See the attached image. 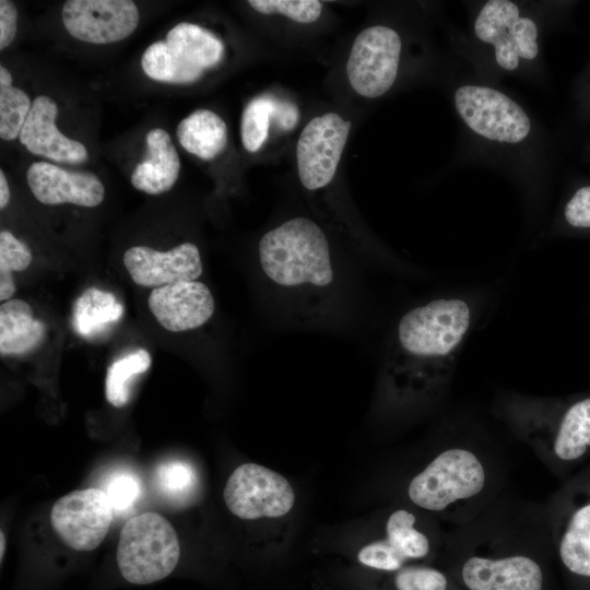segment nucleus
Segmentation results:
<instances>
[{
    "instance_id": "obj_15",
    "label": "nucleus",
    "mask_w": 590,
    "mask_h": 590,
    "mask_svg": "<svg viewBox=\"0 0 590 590\" xmlns=\"http://www.w3.org/2000/svg\"><path fill=\"white\" fill-rule=\"evenodd\" d=\"M33 196L48 205L72 203L94 208L105 196L101 179L90 172H71L48 162H35L27 170Z\"/></svg>"
},
{
    "instance_id": "obj_4",
    "label": "nucleus",
    "mask_w": 590,
    "mask_h": 590,
    "mask_svg": "<svg viewBox=\"0 0 590 590\" xmlns=\"http://www.w3.org/2000/svg\"><path fill=\"white\" fill-rule=\"evenodd\" d=\"M485 482L484 467L472 451L450 448L412 479L408 494L416 506L439 511L450 504L477 495Z\"/></svg>"
},
{
    "instance_id": "obj_8",
    "label": "nucleus",
    "mask_w": 590,
    "mask_h": 590,
    "mask_svg": "<svg viewBox=\"0 0 590 590\" xmlns=\"http://www.w3.org/2000/svg\"><path fill=\"white\" fill-rule=\"evenodd\" d=\"M351 129V121L327 113L308 121L296 145L298 177L304 188L328 186L337 173Z\"/></svg>"
},
{
    "instance_id": "obj_27",
    "label": "nucleus",
    "mask_w": 590,
    "mask_h": 590,
    "mask_svg": "<svg viewBox=\"0 0 590 590\" xmlns=\"http://www.w3.org/2000/svg\"><path fill=\"white\" fill-rule=\"evenodd\" d=\"M141 66L149 78L160 82L186 84L198 80L176 58L166 40L150 45L142 55Z\"/></svg>"
},
{
    "instance_id": "obj_32",
    "label": "nucleus",
    "mask_w": 590,
    "mask_h": 590,
    "mask_svg": "<svg viewBox=\"0 0 590 590\" xmlns=\"http://www.w3.org/2000/svg\"><path fill=\"white\" fill-rule=\"evenodd\" d=\"M394 585L397 590H446L447 579L433 568L405 567L398 570Z\"/></svg>"
},
{
    "instance_id": "obj_40",
    "label": "nucleus",
    "mask_w": 590,
    "mask_h": 590,
    "mask_svg": "<svg viewBox=\"0 0 590 590\" xmlns=\"http://www.w3.org/2000/svg\"><path fill=\"white\" fill-rule=\"evenodd\" d=\"M0 85H12V75L4 67H0Z\"/></svg>"
},
{
    "instance_id": "obj_12",
    "label": "nucleus",
    "mask_w": 590,
    "mask_h": 590,
    "mask_svg": "<svg viewBox=\"0 0 590 590\" xmlns=\"http://www.w3.org/2000/svg\"><path fill=\"white\" fill-rule=\"evenodd\" d=\"M556 542L567 570L590 578V471L573 481L563 494Z\"/></svg>"
},
{
    "instance_id": "obj_41",
    "label": "nucleus",
    "mask_w": 590,
    "mask_h": 590,
    "mask_svg": "<svg viewBox=\"0 0 590 590\" xmlns=\"http://www.w3.org/2000/svg\"><path fill=\"white\" fill-rule=\"evenodd\" d=\"M0 536H1L0 558H1V560H2L3 554H4V550H5V539H4L3 532H1Z\"/></svg>"
},
{
    "instance_id": "obj_28",
    "label": "nucleus",
    "mask_w": 590,
    "mask_h": 590,
    "mask_svg": "<svg viewBox=\"0 0 590 590\" xmlns=\"http://www.w3.org/2000/svg\"><path fill=\"white\" fill-rule=\"evenodd\" d=\"M273 111L274 97L270 95L258 96L247 104L241 115L240 138L248 152H258L267 141Z\"/></svg>"
},
{
    "instance_id": "obj_29",
    "label": "nucleus",
    "mask_w": 590,
    "mask_h": 590,
    "mask_svg": "<svg viewBox=\"0 0 590 590\" xmlns=\"http://www.w3.org/2000/svg\"><path fill=\"white\" fill-rule=\"evenodd\" d=\"M32 107L28 95L13 86L0 85V137L11 141L20 135Z\"/></svg>"
},
{
    "instance_id": "obj_39",
    "label": "nucleus",
    "mask_w": 590,
    "mask_h": 590,
    "mask_svg": "<svg viewBox=\"0 0 590 590\" xmlns=\"http://www.w3.org/2000/svg\"><path fill=\"white\" fill-rule=\"evenodd\" d=\"M10 201V189L3 170H0V209H4Z\"/></svg>"
},
{
    "instance_id": "obj_17",
    "label": "nucleus",
    "mask_w": 590,
    "mask_h": 590,
    "mask_svg": "<svg viewBox=\"0 0 590 590\" xmlns=\"http://www.w3.org/2000/svg\"><path fill=\"white\" fill-rule=\"evenodd\" d=\"M462 579L470 590H541L543 575L528 556H472L463 564Z\"/></svg>"
},
{
    "instance_id": "obj_33",
    "label": "nucleus",
    "mask_w": 590,
    "mask_h": 590,
    "mask_svg": "<svg viewBox=\"0 0 590 590\" xmlns=\"http://www.w3.org/2000/svg\"><path fill=\"white\" fill-rule=\"evenodd\" d=\"M32 262L28 247L16 239L10 232L0 233V272L23 271Z\"/></svg>"
},
{
    "instance_id": "obj_20",
    "label": "nucleus",
    "mask_w": 590,
    "mask_h": 590,
    "mask_svg": "<svg viewBox=\"0 0 590 590\" xmlns=\"http://www.w3.org/2000/svg\"><path fill=\"white\" fill-rule=\"evenodd\" d=\"M552 452L563 463L573 464L590 456V396L566 405L553 429Z\"/></svg>"
},
{
    "instance_id": "obj_35",
    "label": "nucleus",
    "mask_w": 590,
    "mask_h": 590,
    "mask_svg": "<svg viewBox=\"0 0 590 590\" xmlns=\"http://www.w3.org/2000/svg\"><path fill=\"white\" fill-rule=\"evenodd\" d=\"M565 219L574 227L590 228V186L578 189L567 202Z\"/></svg>"
},
{
    "instance_id": "obj_6",
    "label": "nucleus",
    "mask_w": 590,
    "mask_h": 590,
    "mask_svg": "<svg viewBox=\"0 0 590 590\" xmlns=\"http://www.w3.org/2000/svg\"><path fill=\"white\" fill-rule=\"evenodd\" d=\"M401 38L387 26L363 30L354 39L346 62V75L359 95L376 98L393 85L400 61Z\"/></svg>"
},
{
    "instance_id": "obj_38",
    "label": "nucleus",
    "mask_w": 590,
    "mask_h": 590,
    "mask_svg": "<svg viewBox=\"0 0 590 590\" xmlns=\"http://www.w3.org/2000/svg\"><path fill=\"white\" fill-rule=\"evenodd\" d=\"M15 292L12 273L0 272V300H8Z\"/></svg>"
},
{
    "instance_id": "obj_11",
    "label": "nucleus",
    "mask_w": 590,
    "mask_h": 590,
    "mask_svg": "<svg viewBox=\"0 0 590 590\" xmlns=\"http://www.w3.org/2000/svg\"><path fill=\"white\" fill-rule=\"evenodd\" d=\"M66 31L90 44H111L130 36L139 23L131 0H68L62 7Z\"/></svg>"
},
{
    "instance_id": "obj_24",
    "label": "nucleus",
    "mask_w": 590,
    "mask_h": 590,
    "mask_svg": "<svg viewBox=\"0 0 590 590\" xmlns=\"http://www.w3.org/2000/svg\"><path fill=\"white\" fill-rule=\"evenodd\" d=\"M150 353L139 349L115 361L107 369L106 398L116 406H125L130 399L133 379L145 373L151 366Z\"/></svg>"
},
{
    "instance_id": "obj_26",
    "label": "nucleus",
    "mask_w": 590,
    "mask_h": 590,
    "mask_svg": "<svg viewBox=\"0 0 590 590\" xmlns=\"http://www.w3.org/2000/svg\"><path fill=\"white\" fill-rule=\"evenodd\" d=\"M154 483L160 495L175 505L187 504L197 492V473L185 461L172 460L157 465Z\"/></svg>"
},
{
    "instance_id": "obj_10",
    "label": "nucleus",
    "mask_w": 590,
    "mask_h": 590,
    "mask_svg": "<svg viewBox=\"0 0 590 590\" xmlns=\"http://www.w3.org/2000/svg\"><path fill=\"white\" fill-rule=\"evenodd\" d=\"M474 31L479 39L494 46L496 61L506 70H515L520 58L532 60L538 55L536 25L521 17L511 1H488L475 20Z\"/></svg>"
},
{
    "instance_id": "obj_14",
    "label": "nucleus",
    "mask_w": 590,
    "mask_h": 590,
    "mask_svg": "<svg viewBox=\"0 0 590 590\" xmlns=\"http://www.w3.org/2000/svg\"><path fill=\"white\" fill-rule=\"evenodd\" d=\"M148 303L158 323L172 332L198 329L212 318L215 310L213 294L200 280L156 287Z\"/></svg>"
},
{
    "instance_id": "obj_30",
    "label": "nucleus",
    "mask_w": 590,
    "mask_h": 590,
    "mask_svg": "<svg viewBox=\"0 0 590 590\" xmlns=\"http://www.w3.org/2000/svg\"><path fill=\"white\" fill-rule=\"evenodd\" d=\"M248 4L259 13H278L298 23L315 22L323 8L317 0H250Z\"/></svg>"
},
{
    "instance_id": "obj_1",
    "label": "nucleus",
    "mask_w": 590,
    "mask_h": 590,
    "mask_svg": "<svg viewBox=\"0 0 590 590\" xmlns=\"http://www.w3.org/2000/svg\"><path fill=\"white\" fill-rule=\"evenodd\" d=\"M258 262L267 291L287 319L308 327L335 323L345 298V278L322 228L304 216L262 235Z\"/></svg>"
},
{
    "instance_id": "obj_5",
    "label": "nucleus",
    "mask_w": 590,
    "mask_h": 590,
    "mask_svg": "<svg viewBox=\"0 0 590 590\" xmlns=\"http://www.w3.org/2000/svg\"><path fill=\"white\" fill-rule=\"evenodd\" d=\"M223 497L229 511L245 520L284 516L295 502L294 491L284 476L251 462L233 471Z\"/></svg>"
},
{
    "instance_id": "obj_21",
    "label": "nucleus",
    "mask_w": 590,
    "mask_h": 590,
    "mask_svg": "<svg viewBox=\"0 0 590 590\" xmlns=\"http://www.w3.org/2000/svg\"><path fill=\"white\" fill-rule=\"evenodd\" d=\"M45 324L34 318L31 306L23 299H10L0 306L1 355L25 354L45 339Z\"/></svg>"
},
{
    "instance_id": "obj_25",
    "label": "nucleus",
    "mask_w": 590,
    "mask_h": 590,
    "mask_svg": "<svg viewBox=\"0 0 590 590\" xmlns=\"http://www.w3.org/2000/svg\"><path fill=\"white\" fill-rule=\"evenodd\" d=\"M415 517L408 510L399 509L388 518L385 541L405 562L422 558L428 554L429 541L414 528Z\"/></svg>"
},
{
    "instance_id": "obj_3",
    "label": "nucleus",
    "mask_w": 590,
    "mask_h": 590,
    "mask_svg": "<svg viewBox=\"0 0 590 590\" xmlns=\"http://www.w3.org/2000/svg\"><path fill=\"white\" fill-rule=\"evenodd\" d=\"M179 556L177 533L162 515L144 512L125 523L117 546V565L128 582L150 585L166 578Z\"/></svg>"
},
{
    "instance_id": "obj_18",
    "label": "nucleus",
    "mask_w": 590,
    "mask_h": 590,
    "mask_svg": "<svg viewBox=\"0 0 590 590\" xmlns=\"http://www.w3.org/2000/svg\"><path fill=\"white\" fill-rule=\"evenodd\" d=\"M145 156L131 175L132 186L149 194L168 191L176 182L180 160L169 134L154 128L145 137Z\"/></svg>"
},
{
    "instance_id": "obj_37",
    "label": "nucleus",
    "mask_w": 590,
    "mask_h": 590,
    "mask_svg": "<svg viewBox=\"0 0 590 590\" xmlns=\"http://www.w3.org/2000/svg\"><path fill=\"white\" fill-rule=\"evenodd\" d=\"M273 119L282 130L288 131L298 122V107L291 101L274 97Z\"/></svg>"
},
{
    "instance_id": "obj_7",
    "label": "nucleus",
    "mask_w": 590,
    "mask_h": 590,
    "mask_svg": "<svg viewBox=\"0 0 590 590\" xmlns=\"http://www.w3.org/2000/svg\"><path fill=\"white\" fill-rule=\"evenodd\" d=\"M455 104L462 120L486 139L517 143L530 132L531 123L527 114L499 91L463 85L455 93Z\"/></svg>"
},
{
    "instance_id": "obj_16",
    "label": "nucleus",
    "mask_w": 590,
    "mask_h": 590,
    "mask_svg": "<svg viewBox=\"0 0 590 590\" xmlns=\"http://www.w3.org/2000/svg\"><path fill=\"white\" fill-rule=\"evenodd\" d=\"M58 106L48 96L39 95L32 102L20 142L34 155L59 163L79 164L87 160V150L79 141L69 139L56 127Z\"/></svg>"
},
{
    "instance_id": "obj_2",
    "label": "nucleus",
    "mask_w": 590,
    "mask_h": 590,
    "mask_svg": "<svg viewBox=\"0 0 590 590\" xmlns=\"http://www.w3.org/2000/svg\"><path fill=\"white\" fill-rule=\"evenodd\" d=\"M471 324V309L459 298H438L408 310L398 321L385 371L394 389L418 393L450 371Z\"/></svg>"
},
{
    "instance_id": "obj_22",
    "label": "nucleus",
    "mask_w": 590,
    "mask_h": 590,
    "mask_svg": "<svg viewBox=\"0 0 590 590\" xmlns=\"http://www.w3.org/2000/svg\"><path fill=\"white\" fill-rule=\"evenodd\" d=\"M176 133L180 145L201 160L215 158L227 144L226 123L209 109H197L184 118Z\"/></svg>"
},
{
    "instance_id": "obj_23",
    "label": "nucleus",
    "mask_w": 590,
    "mask_h": 590,
    "mask_svg": "<svg viewBox=\"0 0 590 590\" xmlns=\"http://www.w3.org/2000/svg\"><path fill=\"white\" fill-rule=\"evenodd\" d=\"M122 314L123 306L113 293L88 287L73 304V329L84 338H94L108 330Z\"/></svg>"
},
{
    "instance_id": "obj_36",
    "label": "nucleus",
    "mask_w": 590,
    "mask_h": 590,
    "mask_svg": "<svg viewBox=\"0 0 590 590\" xmlns=\"http://www.w3.org/2000/svg\"><path fill=\"white\" fill-rule=\"evenodd\" d=\"M17 27V10L9 0L0 1V49L7 48L14 39Z\"/></svg>"
},
{
    "instance_id": "obj_31",
    "label": "nucleus",
    "mask_w": 590,
    "mask_h": 590,
    "mask_svg": "<svg viewBox=\"0 0 590 590\" xmlns=\"http://www.w3.org/2000/svg\"><path fill=\"white\" fill-rule=\"evenodd\" d=\"M115 512H125L130 509L141 495L140 480L130 472H118L106 483L103 489Z\"/></svg>"
},
{
    "instance_id": "obj_34",
    "label": "nucleus",
    "mask_w": 590,
    "mask_h": 590,
    "mask_svg": "<svg viewBox=\"0 0 590 590\" xmlns=\"http://www.w3.org/2000/svg\"><path fill=\"white\" fill-rule=\"evenodd\" d=\"M357 558L363 565L386 571L400 570L405 560L385 541H376L365 545Z\"/></svg>"
},
{
    "instance_id": "obj_13",
    "label": "nucleus",
    "mask_w": 590,
    "mask_h": 590,
    "mask_svg": "<svg viewBox=\"0 0 590 590\" xmlns=\"http://www.w3.org/2000/svg\"><path fill=\"white\" fill-rule=\"evenodd\" d=\"M123 263L133 282L141 286L160 287L179 281L199 280L203 263L193 243H182L168 251L146 246L126 250Z\"/></svg>"
},
{
    "instance_id": "obj_19",
    "label": "nucleus",
    "mask_w": 590,
    "mask_h": 590,
    "mask_svg": "<svg viewBox=\"0 0 590 590\" xmlns=\"http://www.w3.org/2000/svg\"><path fill=\"white\" fill-rule=\"evenodd\" d=\"M166 43L177 59L198 79L217 66L224 57V44L209 30L181 22L166 35Z\"/></svg>"
},
{
    "instance_id": "obj_9",
    "label": "nucleus",
    "mask_w": 590,
    "mask_h": 590,
    "mask_svg": "<svg viewBox=\"0 0 590 590\" xmlns=\"http://www.w3.org/2000/svg\"><path fill=\"white\" fill-rule=\"evenodd\" d=\"M113 516L106 493L98 488H85L60 497L50 511V522L69 547L93 551L104 541Z\"/></svg>"
}]
</instances>
